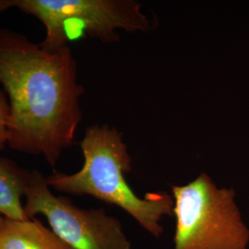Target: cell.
<instances>
[{"label": "cell", "instance_id": "6da1fadb", "mask_svg": "<svg viewBox=\"0 0 249 249\" xmlns=\"http://www.w3.org/2000/svg\"><path fill=\"white\" fill-rule=\"evenodd\" d=\"M0 84L9 99L8 146L54 167L82 120L85 90L71 46L49 52L0 27Z\"/></svg>", "mask_w": 249, "mask_h": 249}, {"label": "cell", "instance_id": "7a4b0ae2", "mask_svg": "<svg viewBox=\"0 0 249 249\" xmlns=\"http://www.w3.org/2000/svg\"><path fill=\"white\" fill-rule=\"evenodd\" d=\"M80 146L84 157L81 169L74 174L54 172L46 178L50 188L117 206L159 238L163 232L161 220L174 215V198L164 191L141 197L129 187L124 174L131 172L132 158L121 132L108 124H93L86 128Z\"/></svg>", "mask_w": 249, "mask_h": 249}, {"label": "cell", "instance_id": "3957f363", "mask_svg": "<svg viewBox=\"0 0 249 249\" xmlns=\"http://www.w3.org/2000/svg\"><path fill=\"white\" fill-rule=\"evenodd\" d=\"M11 9L41 21L45 36L40 45L49 52L82 36L116 43L119 31L148 33L151 29L142 5L135 0H0V13Z\"/></svg>", "mask_w": 249, "mask_h": 249}, {"label": "cell", "instance_id": "277c9868", "mask_svg": "<svg viewBox=\"0 0 249 249\" xmlns=\"http://www.w3.org/2000/svg\"><path fill=\"white\" fill-rule=\"evenodd\" d=\"M175 249H249V229L231 187H219L205 173L173 186Z\"/></svg>", "mask_w": 249, "mask_h": 249}, {"label": "cell", "instance_id": "5b68a950", "mask_svg": "<svg viewBox=\"0 0 249 249\" xmlns=\"http://www.w3.org/2000/svg\"><path fill=\"white\" fill-rule=\"evenodd\" d=\"M24 197L27 217L45 216L53 232L73 249H133L117 218L104 209H81L53 195L38 170L31 171Z\"/></svg>", "mask_w": 249, "mask_h": 249}, {"label": "cell", "instance_id": "8992f818", "mask_svg": "<svg viewBox=\"0 0 249 249\" xmlns=\"http://www.w3.org/2000/svg\"><path fill=\"white\" fill-rule=\"evenodd\" d=\"M0 249H73L36 219H0Z\"/></svg>", "mask_w": 249, "mask_h": 249}, {"label": "cell", "instance_id": "52a82bcc", "mask_svg": "<svg viewBox=\"0 0 249 249\" xmlns=\"http://www.w3.org/2000/svg\"><path fill=\"white\" fill-rule=\"evenodd\" d=\"M31 171L24 169L9 158L0 157V216L25 221L21 198L24 196Z\"/></svg>", "mask_w": 249, "mask_h": 249}, {"label": "cell", "instance_id": "ba28073f", "mask_svg": "<svg viewBox=\"0 0 249 249\" xmlns=\"http://www.w3.org/2000/svg\"><path fill=\"white\" fill-rule=\"evenodd\" d=\"M9 103L4 89H0V151L8 146Z\"/></svg>", "mask_w": 249, "mask_h": 249}, {"label": "cell", "instance_id": "9c48e42d", "mask_svg": "<svg viewBox=\"0 0 249 249\" xmlns=\"http://www.w3.org/2000/svg\"><path fill=\"white\" fill-rule=\"evenodd\" d=\"M1 217H2V216H0V219H1Z\"/></svg>", "mask_w": 249, "mask_h": 249}]
</instances>
